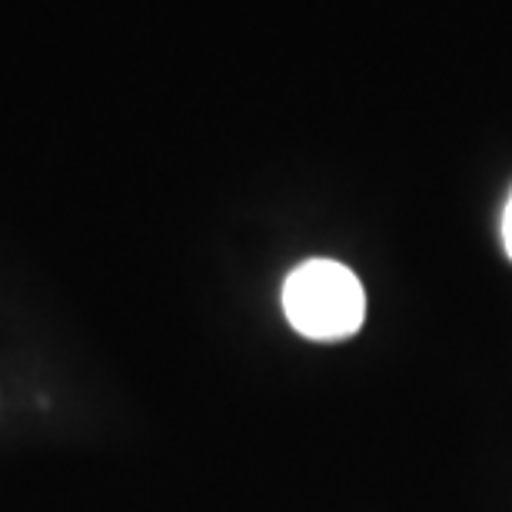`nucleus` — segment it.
<instances>
[{
	"label": "nucleus",
	"mask_w": 512,
	"mask_h": 512,
	"mask_svg": "<svg viewBox=\"0 0 512 512\" xmlns=\"http://www.w3.org/2000/svg\"><path fill=\"white\" fill-rule=\"evenodd\" d=\"M283 313L306 340L336 343L360 333L366 316L363 283L336 260H306L286 276Z\"/></svg>",
	"instance_id": "1"
},
{
	"label": "nucleus",
	"mask_w": 512,
	"mask_h": 512,
	"mask_svg": "<svg viewBox=\"0 0 512 512\" xmlns=\"http://www.w3.org/2000/svg\"><path fill=\"white\" fill-rule=\"evenodd\" d=\"M503 247H506V256L512 260V190H509V200L503 210Z\"/></svg>",
	"instance_id": "2"
}]
</instances>
